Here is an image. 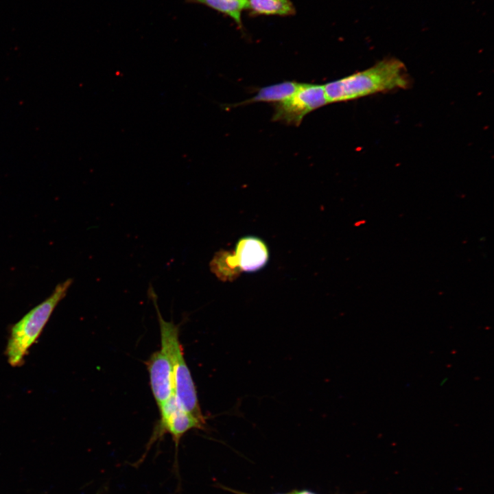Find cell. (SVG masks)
Returning a JSON list of instances; mask_svg holds the SVG:
<instances>
[{
    "instance_id": "cell-1",
    "label": "cell",
    "mask_w": 494,
    "mask_h": 494,
    "mask_svg": "<svg viewBox=\"0 0 494 494\" xmlns=\"http://www.w3.org/2000/svg\"><path fill=\"white\" fill-rule=\"evenodd\" d=\"M410 78L405 64L395 58L323 85L328 103L359 99L369 95L405 89Z\"/></svg>"
},
{
    "instance_id": "cell-2",
    "label": "cell",
    "mask_w": 494,
    "mask_h": 494,
    "mask_svg": "<svg viewBox=\"0 0 494 494\" xmlns=\"http://www.w3.org/2000/svg\"><path fill=\"white\" fill-rule=\"evenodd\" d=\"M148 294L157 312L161 349L167 355L172 365L174 396L185 410L197 419L205 421L200 410L196 388L179 340L178 325L163 319L157 305V295L152 285L150 286Z\"/></svg>"
},
{
    "instance_id": "cell-3",
    "label": "cell",
    "mask_w": 494,
    "mask_h": 494,
    "mask_svg": "<svg viewBox=\"0 0 494 494\" xmlns=\"http://www.w3.org/2000/svg\"><path fill=\"white\" fill-rule=\"evenodd\" d=\"M72 283V279L59 283L46 299L12 326L5 348V355L12 366L22 365L30 347L38 338L58 303L66 296Z\"/></svg>"
},
{
    "instance_id": "cell-4",
    "label": "cell",
    "mask_w": 494,
    "mask_h": 494,
    "mask_svg": "<svg viewBox=\"0 0 494 494\" xmlns=\"http://www.w3.org/2000/svg\"><path fill=\"white\" fill-rule=\"evenodd\" d=\"M327 104L323 85L301 83L289 99L273 104L272 120L298 126L305 115Z\"/></svg>"
},
{
    "instance_id": "cell-5",
    "label": "cell",
    "mask_w": 494,
    "mask_h": 494,
    "mask_svg": "<svg viewBox=\"0 0 494 494\" xmlns=\"http://www.w3.org/2000/svg\"><path fill=\"white\" fill-rule=\"evenodd\" d=\"M158 407L160 414L159 423L147 445L145 452L137 464L141 463L152 444L164 434L171 435L177 454L180 439L187 432L192 429L204 428L205 421L197 419L185 410L174 396Z\"/></svg>"
},
{
    "instance_id": "cell-6",
    "label": "cell",
    "mask_w": 494,
    "mask_h": 494,
    "mask_svg": "<svg viewBox=\"0 0 494 494\" xmlns=\"http://www.w3.org/2000/svg\"><path fill=\"white\" fill-rule=\"evenodd\" d=\"M224 268L233 278L239 271L255 272L263 268L269 259L266 244L260 238L246 236L238 240L235 252L221 251Z\"/></svg>"
},
{
    "instance_id": "cell-7",
    "label": "cell",
    "mask_w": 494,
    "mask_h": 494,
    "mask_svg": "<svg viewBox=\"0 0 494 494\" xmlns=\"http://www.w3.org/2000/svg\"><path fill=\"white\" fill-rule=\"evenodd\" d=\"M150 386L157 405L174 396L170 360L163 349L154 352L146 362Z\"/></svg>"
},
{
    "instance_id": "cell-8",
    "label": "cell",
    "mask_w": 494,
    "mask_h": 494,
    "mask_svg": "<svg viewBox=\"0 0 494 494\" xmlns=\"http://www.w3.org/2000/svg\"><path fill=\"white\" fill-rule=\"evenodd\" d=\"M301 83L294 81H284L261 87L252 97L246 99L233 106L250 104L255 102L279 103L292 97Z\"/></svg>"
},
{
    "instance_id": "cell-9",
    "label": "cell",
    "mask_w": 494,
    "mask_h": 494,
    "mask_svg": "<svg viewBox=\"0 0 494 494\" xmlns=\"http://www.w3.org/2000/svg\"><path fill=\"white\" fill-rule=\"evenodd\" d=\"M248 10L253 15L290 16L296 12L290 0H248Z\"/></svg>"
},
{
    "instance_id": "cell-10",
    "label": "cell",
    "mask_w": 494,
    "mask_h": 494,
    "mask_svg": "<svg viewBox=\"0 0 494 494\" xmlns=\"http://www.w3.org/2000/svg\"><path fill=\"white\" fill-rule=\"evenodd\" d=\"M198 3L231 17L239 27L242 26V12L248 9V0H200Z\"/></svg>"
},
{
    "instance_id": "cell-11",
    "label": "cell",
    "mask_w": 494,
    "mask_h": 494,
    "mask_svg": "<svg viewBox=\"0 0 494 494\" xmlns=\"http://www.w3.org/2000/svg\"><path fill=\"white\" fill-rule=\"evenodd\" d=\"M292 494H316L314 492L307 491V490H302L299 491H295L294 493H292Z\"/></svg>"
},
{
    "instance_id": "cell-12",
    "label": "cell",
    "mask_w": 494,
    "mask_h": 494,
    "mask_svg": "<svg viewBox=\"0 0 494 494\" xmlns=\"http://www.w3.org/2000/svg\"><path fill=\"white\" fill-rule=\"evenodd\" d=\"M186 1H187V2L198 3L200 0H186Z\"/></svg>"
},
{
    "instance_id": "cell-13",
    "label": "cell",
    "mask_w": 494,
    "mask_h": 494,
    "mask_svg": "<svg viewBox=\"0 0 494 494\" xmlns=\"http://www.w3.org/2000/svg\"><path fill=\"white\" fill-rule=\"evenodd\" d=\"M239 494H248V493H240ZM277 494H292V493H277Z\"/></svg>"
}]
</instances>
